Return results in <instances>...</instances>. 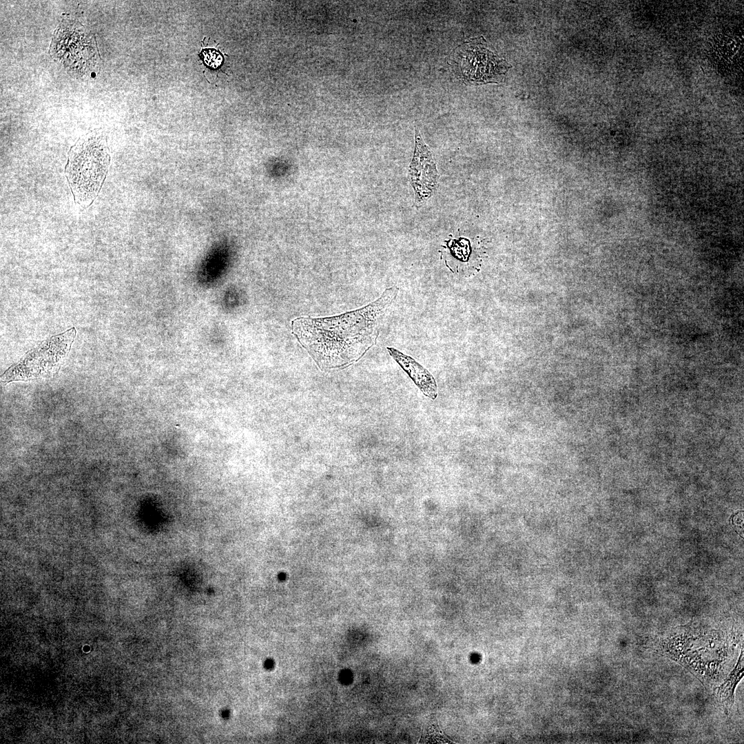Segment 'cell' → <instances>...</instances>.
<instances>
[{
  "instance_id": "9",
  "label": "cell",
  "mask_w": 744,
  "mask_h": 744,
  "mask_svg": "<svg viewBox=\"0 0 744 744\" xmlns=\"http://www.w3.org/2000/svg\"><path fill=\"white\" fill-rule=\"evenodd\" d=\"M743 671V650L742 649L734 669L729 674L724 682L719 687L714 689L716 699L722 705L724 712H725L727 714L731 710L734 705V691L737 684L744 676Z\"/></svg>"
},
{
  "instance_id": "10",
  "label": "cell",
  "mask_w": 744,
  "mask_h": 744,
  "mask_svg": "<svg viewBox=\"0 0 744 744\" xmlns=\"http://www.w3.org/2000/svg\"><path fill=\"white\" fill-rule=\"evenodd\" d=\"M736 37L725 36L720 39L716 44L717 61L724 68L735 67L736 59L741 61L742 41L737 42ZM739 63V62H738Z\"/></svg>"
},
{
  "instance_id": "3",
  "label": "cell",
  "mask_w": 744,
  "mask_h": 744,
  "mask_svg": "<svg viewBox=\"0 0 744 744\" xmlns=\"http://www.w3.org/2000/svg\"><path fill=\"white\" fill-rule=\"evenodd\" d=\"M50 54L74 77L91 76L98 72L101 67V59L94 34L76 21H63L57 27L52 39Z\"/></svg>"
},
{
  "instance_id": "1",
  "label": "cell",
  "mask_w": 744,
  "mask_h": 744,
  "mask_svg": "<svg viewBox=\"0 0 744 744\" xmlns=\"http://www.w3.org/2000/svg\"><path fill=\"white\" fill-rule=\"evenodd\" d=\"M399 291L398 287H390L367 305L339 316L296 318L291 321L292 333L321 370L343 369L376 344L382 320Z\"/></svg>"
},
{
  "instance_id": "8",
  "label": "cell",
  "mask_w": 744,
  "mask_h": 744,
  "mask_svg": "<svg viewBox=\"0 0 744 744\" xmlns=\"http://www.w3.org/2000/svg\"><path fill=\"white\" fill-rule=\"evenodd\" d=\"M389 355L407 373L410 378L424 395L435 400L437 397V385L431 373L412 357L407 355L398 349L387 347Z\"/></svg>"
},
{
  "instance_id": "6",
  "label": "cell",
  "mask_w": 744,
  "mask_h": 744,
  "mask_svg": "<svg viewBox=\"0 0 744 744\" xmlns=\"http://www.w3.org/2000/svg\"><path fill=\"white\" fill-rule=\"evenodd\" d=\"M415 146L409 174L416 203H424L436 191L439 174L432 153L415 129Z\"/></svg>"
},
{
  "instance_id": "11",
  "label": "cell",
  "mask_w": 744,
  "mask_h": 744,
  "mask_svg": "<svg viewBox=\"0 0 744 744\" xmlns=\"http://www.w3.org/2000/svg\"><path fill=\"white\" fill-rule=\"evenodd\" d=\"M199 55L205 64L212 69L220 68L223 62V55L214 49H205Z\"/></svg>"
},
{
  "instance_id": "2",
  "label": "cell",
  "mask_w": 744,
  "mask_h": 744,
  "mask_svg": "<svg viewBox=\"0 0 744 744\" xmlns=\"http://www.w3.org/2000/svg\"><path fill=\"white\" fill-rule=\"evenodd\" d=\"M106 136L93 131L81 137L70 148L65 174L76 204L87 207L95 200L110 165Z\"/></svg>"
},
{
  "instance_id": "7",
  "label": "cell",
  "mask_w": 744,
  "mask_h": 744,
  "mask_svg": "<svg viewBox=\"0 0 744 744\" xmlns=\"http://www.w3.org/2000/svg\"><path fill=\"white\" fill-rule=\"evenodd\" d=\"M231 258L228 243L221 241L214 245L202 260L197 272V280L203 287L218 282L225 274Z\"/></svg>"
},
{
  "instance_id": "4",
  "label": "cell",
  "mask_w": 744,
  "mask_h": 744,
  "mask_svg": "<svg viewBox=\"0 0 744 744\" xmlns=\"http://www.w3.org/2000/svg\"><path fill=\"white\" fill-rule=\"evenodd\" d=\"M74 327L52 335L28 351L1 376L3 383L28 381L56 375L75 340Z\"/></svg>"
},
{
  "instance_id": "5",
  "label": "cell",
  "mask_w": 744,
  "mask_h": 744,
  "mask_svg": "<svg viewBox=\"0 0 744 744\" xmlns=\"http://www.w3.org/2000/svg\"><path fill=\"white\" fill-rule=\"evenodd\" d=\"M451 60L457 73L466 84L501 83L510 67L486 47L483 37L471 39L459 45L453 51Z\"/></svg>"
}]
</instances>
